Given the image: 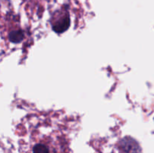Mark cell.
I'll return each mask as SVG.
<instances>
[{"mask_svg":"<svg viewBox=\"0 0 154 153\" xmlns=\"http://www.w3.org/2000/svg\"><path fill=\"white\" fill-rule=\"evenodd\" d=\"M70 25V19L68 14H63L53 22V29L58 33L66 31Z\"/></svg>","mask_w":154,"mask_h":153,"instance_id":"cell-1","label":"cell"},{"mask_svg":"<svg viewBox=\"0 0 154 153\" xmlns=\"http://www.w3.org/2000/svg\"><path fill=\"white\" fill-rule=\"evenodd\" d=\"M24 34L22 31L20 30H17V31L11 32L9 35V39L11 42H14V43H18V42L21 41L23 39Z\"/></svg>","mask_w":154,"mask_h":153,"instance_id":"cell-2","label":"cell"},{"mask_svg":"<svg viewBox=\"0 0 154 153\" xmlns=\"http://www.w3.org/2000/svg\"><path fill=\"white\" fill-rule=\"evenodd\" d=\"M32 153H51L48 146L43 143H35L32 148Z\"/></svg>","mask_w":154,"mask_h":153,"instance_id":"cell-3","label":"cell"}]
</instances>
